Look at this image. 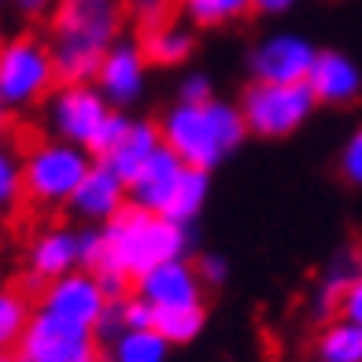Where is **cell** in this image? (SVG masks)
<instances>
[{"label": "cell", "instance_id": "6da1fadb", "mask_svg": "<svg viewBox=\"0 0 362 362\" xmlns=\"http://www.w3.org/2000/svg\"><path fill=\"white\" fill-rule=\"evenodd\" d=\"M126 23L122 0H56L52 11V48L59 86L96 81L107 48L119 41Z\"/></svg>", "mask_w": 362, "mask_h": 362}, {"label": "cell", "instance_id": "7a4b0ae2", "mask_svg": "<svg viewBox=\"0 0 362 362\" xmlns=\"http://www.w3.org/2000/svg\"><path fill=\"white\" fill-rule=\"evenodd\" d=\"M100 237H104V255L93 274L119 270L129 281H137L141 274H148L159 262L185 259V252L192 248L189 226L170 222L167 215H156V211H144L134 204L119 211L107 226H100Z\"/></svg>", "mask_w": 362, "mask_h": 362}, {"label": "cell", "instance_id": "3957f363", "mask_svg": "<svg viewBox=\"0 0 362 362\" xmlns=\"http://www.w3.org/2000/svg\"><path fill=\"white\" fill-rule=\"evenodd\" d=\"M163 144L196 170H215L248 137V122L237 104L207 100V104H170L159 119Z\"/></svg>", "mask_w": 362, "mask_h": 362}, {"label": "cell", "instance_id": "277c9868", "mask_svg": "<svg viewBox=\"0 0 362 362\" xmlns=\"http://www.w3.org/2000/svg\"><path fill=\"white\" fill-rule=\"evenodd\" d=\"M89 148L71 144V141H41L26 152L23 159V192L26 200H34L37 207H63L71 204V196L93 170Z\"/></svg>", "mask_w": 362, "mask_h": 362}, {"label": "cell", "instance_id": "5b68a950", "mask_svg": "<svg viewBox=\"0 0 362 362\" xmlns=\"http://www.w3.org/2000/svg\"><path fill=\"white\" fill-rule=\"evenodd\" d=\"M56 59L41 37L23 34L0 45V107H34L56 93Z\"/></svg>", "mask_w": 362, "mask_h": 362}, {"label": "cell", "instance_id": "8992f818", "mask_svg": "<svg viewBox=\"0 0 362 362\" xmlns=\"http://www.w3.org/2000/svg\"><path fill=\"white\" fill-rule=\"evenodd\" d=\"M318 100L307 81L296 86H274V81H252L240 96V115L248 122V134L262 141H281L292 137L307 119L315 115Z\"/></svg>", "mask_w": 362, "mask_h": 362}, {"label": "cell", "instance_id": "52a82bcc", "mask_svg": "<svg viewBox=\"0 0 362 362\" xmlns=\"http://www.w3.org/2000/svg\"><path fill=\"white\" fill-rule=\"evenodd\" d=\"M111 111L115 107L107 104V96L96 89V81L59 86L48 96V129H52L56 141H71V144L89 148Z\"/></svg>", "mask_w": 362, "mask_h": 362}, {"label": "cell", "instance_id": "ba28073f", "mask_svg": "<svg viewBox=\"0 0 362 362\" xmlns=\"http://www.w3.org/2000/svg\"><path fill=\"white\" fill-rule=\"evenodd\" d=\"M19 358L23 362H81V358H96V333L93 329L71 325L48 310H34L23 344H19Z\"/></svg>", "mask_w": 362, "mask_h": 362}, {"label": "cell", "instance_id": "9c48e42d", "mask_svg": "<svg viewBox=\"0 0 362 362\" xmlns=\"http://www.w3.org/2000/svg\"><path fill=\"white\" fill-rule=\"evenodd\" d=\"M318 59V48L310 45L303 34H292V30H277L267 34L252 52H248V71L255 81H274V86H296V81H307L310 67Z\"/></svg>", "mask_w": 362, "mask_h": 362}, {"label": "cell", "instance_id": "30bf717a", "mask_svg": "<svg viewBox=\"0 0 362 362\" xmlns=\"http://www.w3.org/2000/svg\"><path fill=\"white\" fill-rule=\"evenodd\" d=\"M107 303L111 300L104 296L96 274H89V270H74V274L59 277V281H48L41 288V310H48V315H56L71 325L93 329V333H96V322L104 318Z\"/></svg>", "mask_w": 362, "mask_h": 362}, {"label": "cell", "instance_id": "8fae6325", "mask_svg": "<svg viewBox=\"0 0 362 362\" xmlns=\"http://www.w3.org/2000/svg\"><path fill=\"white\" fill-rule=\"evenodd\" d=\"M148 67L152 63L144 59L141 52V41H115L107 48V56L100 63V71H96V89L107 96L111 107H129L141 100L144 93V81H148Z\"/></svg>", "mask_w": 362, "mask_h": 362}, {"label": "cell", "instance_id": "7c38bea8", "mask_svg": "<svg viewBox=\"0 0 362 362\" xmlns=\"http://www.w3.org/2000/svg\"><path fill=\"white\" fill-rule=\"evenodd\" d=\"M204 277L189 259L159 262L134 281V292L144 296L152 307H200L204 303Z\"/></svg>", "mask_w": 362, "mask_h": 362}, {"label": "cell", "instance_id": "4fadbf2b", "mask_svg": "<svg viewBox=\"0 0 362 362\" xmlns=\"http://www.w3.org/2000/svg\"><path fill=\"white\" fill-rule=\"evenodd\" d=\"M30 262V285H48V281H59L74 270H81V244H78V229L71 226H48L34 237L26 252Z\"/></svg>", "mask_w": 362, "mask_h": 362}, {"label": "cell", "instance_id": "5bb4252c", "mask_svg": "<svg viewBox=\"0 0 362 362\" xmlns=\"http://www.w3.org/2000/svg\"><path fill=\"white\" fill-rule=\"evenodd\" d=\"M126 200H129V185L107 167V163L96 159L93 170L86 174V181L78 185V192L71 196L67 207L74 211L78 218H86L93 226H107L119 211L129 207Z\"/></svg>", "mask_w": 362, "mask_h": 362}, {"label": "cell", "instance_id": "9a60e30c", "mask_svg": "<svg viewBox=\"0 0 362 362\" xmlns=\"http://www.w3.org/2000/svg\"><path fill=\"white\" fill-rule=\"evenodd\" d=\"M307 86H310V93H315L318 104L348 107V104H355L362 96V67L348 52L325 48V52H318L315 67H310Z\"/></svg>", "mask_w": 362, "mask_h": 362}, {"label": "cell", "instance_id": "2e32d148", "mask_svg": "<svg viewBox=\"0 0 362 362\" xmlns=\"http://www.w3.org/2000/svg\"><path fill=\"white\" fill-rule=\"evenodd\" d=\"M362 277V252L355 244H344L333 252V259L325 262V270L318 274L315 288H310V318L315 322H333L340 315V300L355 281Z\"/></svg>", "mask_w": 362, "mask_h": 362}, {"label": "cell", "instance_id": "e0dca14e", "mask_svg": "<svg viewBox=\"0 0 362 362\" xmlns=\"http://www.w3.org/2000/svg\"><path fill=\"white\" fill-rule=\"evenodd\" d=\"M185 174V163H181L167 144L148 159V167L129 181V204L144 207V211H156V215H167V207L177 192V181Z\"/></svg>", "mask_w": 362, "mask_h": 362}, {"label": "cell", "instance_id": "ac0fdd59", "mask_svg": "<svg viewBox=\"0 0 362 362\" xmlns=\"http://www.w3.org/2000/svg\"><path fill=\"white\" fill-rule=\"evenodd\" d=\"M159 148H163L159 122L134 119V122H129V129H126V137L115 144V148H111V156H104L100 163H107V167L129 185V181H134V177L148 167V159H152Z\"/></svg>", "mask_w": 362, "mask_h": 362}, {"label": "cell", "instance_id": "d6986e66", "mask_svg": "<svg viewBox=\"0 0 362 362\" xmlns=\"http://www.w3.org/2000/svg\"><path fill=\"white\" fill-rule=\"evenodd\" d=\"M141 52L152 67H181V63L196 52V37H192L189 26H181L174 19H163L156 26H144Z\"/></svg>", "mask_w": 362, "mask_h": 362}, {"label": "cell", "instance_id": "ffe728a7", "mask_svg": "<svg viewBox=\"0 0 362 362\" xmlns=\"http://www.w3.org/2000/svg\"><path fill=\"white\" fill-rule=\"evenodd\" d=\"M174 344L156 329H126L107 344V362H167Z\"/></svg>", "mask_w": 362, "mask_h": 362}, {"label": "cell", "instance_id": "44dd1931", "mask_svg": "<svg viewBox=\"0 0 362 362\" xmlns=\"http://www.w3.org/2000/svg\"><path fill=\"white\" fill-rule=\"evenodd\" d=\"M318 362H362V325L348 318H333L322 325L315 340Z\"/></svg>", "mask_w": 362, "mask_h": 362}, {"label": "cell", "instance_id": "7402d4cb", "mask_svg": "<svg viewBox=\"0 0 362 362\" xmlns=\"http://www.w3.org/2000/svg\"><path fill=\"white\" fill-rule=\"evenodd\" d=\"M207 196H211V170L185 167V174H181V181H177L174 200H170V207H167V218H170V222H181V226H192L196 215L204 211Z\"/></svg>", "mask_w": 362, "mask_h": 362}, {"label": "cell", "instance_id": "603a6c76", "mask_svg": "<svg viewBox=\"0 0 362 362\" xmlns=\"http://www.w3.org/2000/svg\"><path fill=\"white\" fill-rule=\"evenodd\" d=\"M185 19L200 30H218L229 23H240L248 11H255L252 0H181Z\"/></svg>", "mask_w": 362, "mask_h": 362}, {"label": "cell", "instance_id": "cb8c5ba5", "mask_svg": "<svg viewBox=\"0 0 362 362\" xmlns=\"http://www.w3.org/2000/svg\"><path fill=\"white\" fill-rule=\"evenodd\" d=\"M207 325V310L200 307H156V333L170 344H192Z\"/></svg>", "mask_w": 362, "mask_h": 362}, {"label": "cell", "instance_id": "d4e9b609", "mask_svg": "<svg viewBox=\"0 0 362 362\" xmlns=\"http://www.w3.org/2000/svg\"><path fill=\"white\" fill-rule=\"evenodd\" d=\"M34 310H30V300L19 288H0V351H11L23 344V333Z\"/></svg>", "mask_w": 362, "mask_h": 362}, {"label": "cell", "instance_id": "484cf974", "mask_svg": "<svg viewBox=\"0 0 362 362\" xmlns=\"http://www.w3.org/2000/svg\"><path fill=\"white\" fill-rule=\"evenodd\" d=\"M19 196H23V159L8 144H0V211L11 207Z\"/></svg>", "mask_w": 362, "mask_h": 362}, {"label": "cell", "instance_id": "4316f807", "mask_svg": "<svg viewBox=\"0 0 362 362\" xmlns=\"http://www.w3.org/2000/svg\"><path fill=\"white\" fill-rule=\"evenodd\" d=\"M129 115H122L119 107H115L111 115H107V122L100 126V134H96V141L89 144V156H96V159H104V156H111V148L119 144L122 137H126V129H129Z\"/></svg>", "mask_w": 362, "mask_h": 362}, {"label": "cell", "instance_id": "83f0119b", "mask_svg": "<svg viewBox=\"0 0 362 362\" xmlns=\"http://www.w3.org/2000/svg\"><path fill=\"white\" fill-rule=\"evenodd\" d=\"M337 170H340V177L348 181V185L362 189V126L351 129V137L344 141L340 159H337Z\"/></svg>", "mask_w": 362, "mask_h": 362}, {"label": "cell", "instance_id": "f1b7e54d", "mask_svg": "<svg viewBox=\"0 0 362 362\" xmlns=\"http://www.w3.org/2000/svg\"><path fill=\"white\" fill-rule=\"evenodd\" d=\"M122 315H126V329H156V307L137 292L122 300Z\"/></svg>", "mask_w": 362, "mask_h": 362}, {"label": "cell", "instance_id": "f546056e", "mask_svg": "<svg viewBox=\"0 0 362 362\" xmlns=\"http://www.w3.org/2000/svg\"><path fill=\"white\" fill-rule=\"evenodd\" d=\"M177 100L181 104H207V100H215V89H211V78L207 74H185L181 78V86H177Z\"/></svg>", "mask_w": 362, "mask_h": 362}, {"label": "cell", "instance_id": "4dcf8cb0", "mask_svg": "<svg viewBox=\"0 0 362 362\" xmlns=\"http://www.w3.org/2000/svg\"><path fill=\"white\" fill-rule=\"evenodd\" d=\"M122 333H126V315H122V300H115V303H107L104 318L96 322V340L111 344V340H119Z\"/></svg>", "mask_w": 362, "mask_h": 362}, {"label": "cell", "instance_id": "1f68e13d", "mask_svg": "<svg viewBox=\"0 0 362 362\" xmlns=\"http://www.w3.org/2000/svg\"><path fill=\"white\" fill-rule=\"evenodd\" d=\"M78 244H81V270H96L100 267V255H104V237H100V226H89L78 233Z\"/></svg>", "mask_w": 362, "mask_h": 362}, {"label": "cell", "instance_id": "d6a6232c", "mask_svg": "<svg viewBox=\"0 0 362 362\" xmlns=\"http://www.w3.org/2000/svg\"><path fill=\"white\" fill-rule=\"evenodd\" d=\"M129 11L141 19V26H156L167 19V11H170V0H126Z\"/></svg>", "mask_w": 362, "mask_h": 362}, {"label": "cell", "instance_id": "836d02e7", "mask_svg": "<svg viewBox=\"0 0 362 362\" xmlns=\"http://www.w3.org/2000/svg\"><path fill=\"white\" fill-rule=\"evenodd\" d=\"M196 270H200V277H204V285H222L226 281V259L222 255H215V252H207V255H200V262H196Z\"/></svg>", "mask_w": 362, "mask_h": 362}, {"label": "cell", "instance_id": "e575fe53", "mask_svg": "<svg viewBox=\"0 0 362 362\" xmlns=\"http://www.w3.org/2000/svg\"><path fill=\"white\" fill-rule=\"evenodd\" d=\"M340 318H348L355 325H362V277L344 292V300H340Z\"/></svg>", "mask_w": 362, "mask_h": 362}, {"label": "cell", "instance_id": "d590c367", "mask_svg": "<svg viewBox=\"0 0 362 362\" xmlns=\"http://www.w3.org/2000/svg\"><path fill=\"white\" fill-rule=\"evenodd\" d=\"M15 11L23 15V19H52V11H56V0H11Z\"/></svg>", "mask_w": 362, "mask_h": 362}, {"label": "cell", "instance_id": "8d00e7d4", "mask_svg": "<svg viewBox=\"0 0 362 362\" xmlns=\"http://www.w3.org/2000/svg\"><path fill=\"white\" fill-rule=\"evenodd\" d=\"M259 15H285L296 8V0H252Z\"/></svg>", "mask_w": 362, "mask_h": 362}, {"label": "cell", "instance_id": "74e56055", "mask_svg": "<svg viewBox=\"0 0 362 362\" xmlns=\"http://www.w3.org/2000/svg\"><path fill=\"white\" fill-rule=\"evenodd\" d=\"M0 362H19V358H11V351H0Z\"/></svg>", "mask_w": 362, "mask_h": 362}, {"label": "cell", "instance_id": "f35d334b", "mask_svg": "<svg viewBox=\"0 0 362 362\" xmlns=\"http://www.w3.org/2000/svg\"><path fill=\"white\" fill-rule=\"evenodd\" d=\"M81 362H96V358H81Z\"/></svg>", "mask_w": 362, "mask_h": 362}, {"label": "cell", "instance_id": "ab89813d", "mask_svg": "<svg viewBox=\"0 0 362 362\" xmlns=\"http://www.w3.org/2000/svg\"><path fill=\"white\" fill-rule=\"evenodd\" d=\"M0 4H8V0H0Z\"/></svg>", "mask_w": 362, "mask_h": 362}, {"label": "cell", "instance_id": "60d3db41", "mask_svg": "<svg viewBox=\"0 0 362 362\" xmlns=\"http://www.w3.org/2000/svg\"><path fill=\"white\" fill-rule=\"evenodd\" d=\"M0 115H4V107H0Z\"/></svg>", "mask_w": 362, "mask_h": 362}, {"label": "cell", "instance_id": "b9f144b4", "mask_svg": "<svg viewBox=\"0 0 362 362\" xmlns=\"http://www.w3.org/2000/svg\"><path fill=\"white\" fill-rule=\"evenodd\" d=\"M19 362H23V358H19Z\"/></svg>", "mask_w": 362, "mask_h": 362}]
</instances>
